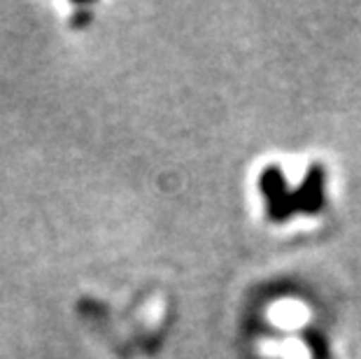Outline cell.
I'll return each mask as SVG.
<instances>
[{
	"instance_id": "7a4b0ae2",
	"label": "cell",
	"mask_w": 361,
	"mask_h": 359,
	"mask_svg": "<svg viewBox=\"0 0 361 359\" xmlns=\"http://www.w3.org/2000/svg\"><path fill=\"white\" fill-rule=\"evenodd\" d=\"M324 168L314 164L308 168L301 187L294 192V203L296 212H305V215H317L324 208Z\"/></svg>"
},
{
	"instance_id": "6da1fadb",
	"label": "cell",
	"mask_w": 361,
	"mask_h": 359,
	"mask_svg": "<svg viewBox=\"0 0 361 359\" xmlns=\"http://www.w3.org/2000/svg\"><path fill=\"white\" fill-rule=\"evenodd\" d=\"M261 192L266 196L268 203V215L275 221H284L291 215H296V203L294 192H289L287 180L278 166H271L261 173Z\"/></svg>"
}]
</instances>
